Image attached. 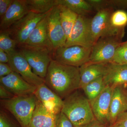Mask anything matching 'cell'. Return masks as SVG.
Instances as JSON below:
<instances>
[{"mask_svg": "<svg viewBox=\"0 0 127 127\" xmlns=\"http://www.w3.org/2000/svg\"><path fill=\"white\" fill-rule=\"evenodd\" d=\"M13 72L8 63H0V78L6 76Z\"/></svg>", "mask_w": 127, "mask_h": 127, "instance_id": "obj_33", "label": "cell"}, {"mask_svg": "<svg viewBox=\"0 0 127 127\" xmlns=\"http://www.w3.org/2000/svg\"><path fill=\"white\" fill-rule=\"evenodd\" d=\"M30 12L25 0H14L5 14L0 18V30H8Z\"/></svg>", "mask_w": 127, "mask_h": 127, "instance_id": "obj_16", "label": "cell"}, {"mask_svg": "<svg viewBox=\"0 0 127 127\" xmlns=\"http://www.w3.org/2000/svg\"><path fill=\"white\" fill-rule=\"evenodd\" d=\"M103 78L106 86L112 87L127 84V65L108 63Z\"/></svg>", "mask_w": 127, "mask_h": 127, "instance_id": "obj_19", "label": "cell"}, {"mask_svg": "<svg viewBox=\"0 0 127 127\" xmlns=\"http://www.w3.org/2000/svg\"><path fill=\"white\" fill-rule=\"evenodd\" d=\"M15 96L11 93L0 85V97L2 100L10 99Z\"/></svg>", "mask_w": 127, "mask_h": 127, "instance_id": "obj_35", "label": "cell"}, {"mask_svg": "<svg viewBox=\"0 0 127 127\" xmlns=\"http://www.w3.org/2000/svg\"><path fill=\"white\" fill-rule=\"evenodd\" d=\"M30 12L37 14H46L57 6L56 0H25Z\"/></svg>", "mask_w": 127, "mask_h": 127, "instance_id": "obj_24", "label": "cell"}, {"mask_svg": "<svg viewBox=\"0 0 127 127\" xmlns=\"http://www.w3.org/2000/svg\"><path fill=\"white\" fill-rule=\"evenodd\" d=\"M113 87L106 86L101 93L90 102L95 119L109 127L110 104Z\"/></svg>", "mask_w": 127, "mask_h": 127, "instance_id": "obj_11", "label": "cell"}, {"mask_svg": "<svg viewBox=\"0 0 127 127\" xmlns=\"http://www.w3.org/2000/svg\"><path fill=\"white\" fill-rule=\"evenodd\" d=\"M45 83L64 100L80 89L79 67L63 64L52 59L48 68Z\"/></svg>", "mask_w": 127, "mask_h": 127, "instance_id": "obj_1", "label": "cell"}, {"mask_svg": "<svg viewBox=\"0 0 127 127\" xmlns=\"http://www.w3.org/2000/svg\"><path fill=\"white\" fill-rule=\"evenodd\" d=\"M91 5L94 11L96 12L107 7V0H87Z\"/></svg>", "mask_w": 127, "mask_h": 127, "instance_id": "obj_30", "label": "cell"}, {"mask_svg": "<svg viewBox=\"0 0 127 127\" xmlns=\"http://www.w3.org/2000/svg\"><path fill=\"white\" fill-rule=\"evenodd\" d=\"M57 5L67 7L78 16H87L95 11L87 0H56Z\"/></svg>", "mask_w": 127, "mask_h": 127, "instance_id": "obj_22", "label": "cell"}, {"mask_svg": "<svg viewBox=\"0 0 127 127\" xmlns=\"http://www.w3.org/2000/svg\"><path fill=\"white\" fill-rule=\"evenodd\" d=\"M114 11L112 7L105 8L96 12L91 18V32L94 44L101 37L106 36L110 17Z\"/></svg>", "mask_w": 127, "mask_h": 127, "instance_id": "obj_15", "label": "cell"}, {"mask_svg": "<svg viewBox=\"0 0 127 127\" xmlns=\"http://www.w3.org/2000/svg\"><path fill=\"white\" fill-rule=\"evenodd\" d=\"M47 19L48 35L54 51L65 45L67 40L61 22L59 6H54L48 12Z\"/></svg>", "mask_w": 127, "mask_h": 127, "instance_id": "obj_10", "label": "cell"}, {"mask_svg": "<svg viewBox=\"0 0 127 127\" xmlns=\"http://www.w3.org/2000/svg\"><path fill=\"white\" fill-rule=\"evenodd\" d=\"M92 49L78 45L64 46L54 50L52 59L60 63L79 67L89 62Z\"/></svg>", "mask_w": 127, "mask_h": 127, "instance_id": "obj_5", "label": "cell"}, {"mask_svg": "<svg viewBox=\"0 0 127 127\" xmlns=\"http://www.w3.org/2000/svg\"><path fill=\"white\" fill-rule=\"evenodd\" d=\"M17 45V42L11 37L8 30H0V50L8 53L16 50Z\"/></svg>", "mask_w": 127, "mask_h": 127, "instance_id": "obj_26", "label": "cell"}, {"mask_svg": "<svg viewBox=\"0 0 127 127\" xmlns=\"http://www.w3.org/2000/svg\"><path fill=\"white\" fill-rule=\"evenodd\" d=\"M48 13L41 14L30 12L10 27L8 31L11 37L17 42V47L26 42L37 25Z\"/></svg>", "mask_w": 127, "mask_h": 127, "instance_id": "obj_7", "label": "cell"}, {"mask_svg": "<svg viewBox=\"0 0 127 127\" xmlns=\"http://www.w3.org/2000/svg\"><path fill=\"white\" fill-rule=\"evenodd\" d=\"M55 127H74L73 124L62 112L56 115Z\"/></svg>", "mask_w": 127, "mask_h": 127, "instance_id": "obj_28", "label": "cell"}, {"mask_svg": "<svg viewBox=\"0 0 127 127\" xmlns=\"http://www.w3.org/2000/svg\"><path fill=\"white\" fill-rule=\"evenodd\" d=\"M0 127H17L7 115L1 111L0 114Z\"/></svg>", "mask_w": 127, "mask_h": 127, "instance_id": "obj_31", "label": "cell"}, {"mask_svg": "<svg viewBox=\"0 0 127 127\" xmlns=\"http://www.w3.org/2000/svg\"><path fill=\"white\" fill-rule=\"evenodd\" d=\"M62 112L74 127H86L96 119L90 102L78 90L63 100Z\"/></svg>", "mask_w": 127, "mask_h": 127, "instance_id": "obj_2", "label": "cell"}, {"mask_svg": "<svg viewBox=\"0 0 127 127\" xmlns=\"http://www.w3.org/2000/svg\"><path fill=\"white\" fill-rule=\"evenodd\" d=\"M127 25V12L123 10L114 11L110 17L106 36H116L122 40Z\"/></svg>", "mask_w": 127, "mask_h": 127, "instance_id": "obj_21", "label": "cell"}, {"mask_svg": "<svg viewBox=\"0 0 127 127\" xmlns=\"http://www.w3.org/2000/svg\"><path fill=\"white\" fill-rule=\"evenodd\" d=\"M58 6L62 26L67 39L71 32L78 15L67 7Z\"/></svg>", "mask_w": 127, "mask_h": 127, "instance_id": "obj_23", "label": "cell"}, {"mask_svg": "<svg viewBox=\"0 0 127 127\" xmlns=\"http://www.w3.org/2000/svg\"><path fill=\"white\" fill-rule=\"evenodd\" d=\"M108 127H121L120 126L116 125V124H114L113 125H111V126H109Z\"/></svg>", "mask_w": 127, "mask_h": 127, "instance_id": "obj_39", "label": "cell"}, {"mask_svg": "<svg viewBox=\"0 0 127 127\" xmlns=\"http://www.w3.org/2000/svg\"><path fill=\"white\" fill-rule=\"evenodd\" d=\"M123 86L113 88L110 104V126L115 123L121 114L127 111V94Z\"/></svg>", "mask_w": 127, "mask_h": 127, "instance_id": "obj_17", "label": "cell"}, {"mask_svg": "<svg viewBox=\"0 0 127 127\" xmlns=\"http://www.w3.org/2000/svg\"><path fill=\"white\" fill-rule=\"evenodd\" d=\"M106 87L103 78L101 77L89 83L82 89L90 102L95 100L101 93Z\"/></svg>", "mask_w": 127, "mask_h": 127, "instance_id": "obj_25", "label": "cell"}, {"mask_svg": "<svg viewBox=\"0 0 127 127\" xmlns=\"http://www.w3.org/2000/svg\"><path fill=\"white\" fill-rule=\"evenodd\" d=\"M114 124L121 127H127V111L119 115Z\"/></svg>", "mask_w": 127, "mask_h": 127, "instance_id": "obj_34", "label": "cell"}, {"mask_svg": "<svg viewBox=\"0 0 127 127\" xmlns=\"http://www.w3.org/2000/svg\"><path fill=\"white\" fill-rule=\"evenodd\" d=\"M34 95L46 108L55 115L61 112L63 100L50 89L45 83L37 87Z\"/></svg>", "mask_w": 127, "mask_h": 127, "instance_id": "obj_14", "label": "cell"}, {"mask_svg": "<svg viewBox=\"0 0 127 127\" xmlns=\"http://www.w3.org/2000/svg\"><path fill=\"white\" fill-rule=\"evenodd\" d=\"M9 61L8 54L3 50H0V63H8Z\"/></svg>", "mask_w": 127, "mask_h": 127, "instance_id": "obj_36", "label": "cell"}, {"mask_svg": "<svg viewBox=\"0 0 127 127\" xmlns=\"http://www.w3.org/2000/svg\"><path fill=\"white\" fill-rule=\"evenodd\" d=\"M56 115L37 100L29 127H55Z\"/></svg>", "mask_w": 127, "mask_h": 127, "instance_id": "obj_20", "label": "cell"}, {"mask_svg": "<svg viewBox=\"0 0 127 127\" xmlns=\"http://www.w3.org/2000/svg\"><path fill=\"white\" fill-rule=\"evenodd\" d=\"M110 63L127 65V46L120 45Z\"/></svg>", "mask_w": 127, "mask_h": 127, "instance_id": "obj_27", "label": "cell"}, {"mask_svg": "<svg viewBox=\"0 0 127 127\" xmlns=\"http://www.w3.org/2000/svg\"><path fill=\"white\" fill-rule=\"evenodd\" d=\"M35 75L45 79L53 52L45 48L18 47Z\"/></svg>", "mask_w": 127, "mask_h": 127, "instance_id": "obj_4", "label": "cell"}, {"mask_svg": "<svg viewBox=\"0 0 127 127\" xmlns=\"http://www.w3.org/2000/svg\"><path fill=\"white\" fill-rule=\"evenodd\" d=\"M9 56L8 64L13 71L17 73L26 81L36 87L45 83V79L35 75L23 55L15 50L7 53Z\"/></svg>", "mask_w": 127, "mask_h": 127, "instance_id": "obj_9", "label": "cell"}, {"mask_svg": "<svg viewBox=\"0 0 127 127\" xmlns=\"http://www.w3.org/2000/svg\"><path fill=\"white\" fill-rule=\"evenodd\" d=\"M91 19L78 16L64 46L78 45L92 48L94 45L91 30Z\"/></svg>", "mask_w": 127, "mask_h": 127, "instance_id": "obj_8", "label": "cell"}, {"mask_svg": "<svg viewBox=\"0 0 127 127\" xmlns=\"http://www.w3.org/2000/svg\"><path fill=\"white\" fill-rule=\"evenodd\" d=\"M18 47L45 48L54 51L48 32L47 16L37 24L26 42Z\"/></svg>", "mask_w": 127, "mask_h": 127, "instance_id": "obj_13", "label": "cell"}, {"mask_svg": "<svg viewBox=\"0 0 127 127\" xmlns=\"http://www.w3.org/2000/svg\"><path fill=\"white\" fill-rule=\"evenodd\" d=\"M108 7L118 10L127 9V0H107Z\"/></svg>", "mask_w": 127, "mask_h": 127, "instance_id": "obj_29", "label": "cell"}, {"mask_svg": "<svg viewBox=\"0 0 127 127\" xmlns=\"http://www.w3.org/2000/svg\"><path fill=\"white\" fill-rule=\"evenodd\" d=\"M37 101V99L33 94L2 100L1 103L14 116L21 127H29Z\"/></svg>", "mask_w": 127, "mask_h": 127, "instance_id": "obj_3", "label": "cell"}, {"mask_svg": "<svg viewBox=\"0 0 127 127\" xmlns=\"http://www.w3.org/2000/svg\"><path fill=\"white\" fill-rule=\"evenodd\" d=\"M122 40L113 36L101 37L93 45L89 61L91 64L110 63Z\"/></svg>", "mask_w": 127, "mask_h": 127, "instance_id": "obj_6", "label": "cell"}, {"mask_svg": "<svg viewBox=\"0 0 127 127\" xmlns=\"http://www.w3.org/2000/svg\"><path fill=\"white\" fill-rule=\"evenodd\" d=\"M0 85L15 96L34 94L37 87L26 81L17 73L13 71L6 76L0 78Z\"/></svg>", "mask_w": 127, "mask_h": 127, "instance_id": "obj_12", "label": "cell"}, {"mask_svg": "<svg viewBox=\"0 0 127 127\" xmlns=\"http://www.w3.org/2000/svg\"><path fill=\"white\" fill-rule=\"evenodd\" d=\"M108 64L87 63L80 67V89H82L94 80L103 77L106 72Z\"/></svg>", "mask_w": 127, "mask_h": 127, "instance_id": "obj_18", "label": "cell"}, {"mask_svg": "<svg viewBox=\"0 0 127 127\" xmlns=\"http://www.w3.org/2000/svg\"><path fill=\"white\" fill-rule=\"evenodd\" d=\"M14 0H0V17L2 18L5 15Z\"/></svg>", "mask_w": 127, "mask_h": 127, "instance_id": "obj_32", "label": "cell"}, {"mask_svg": "<svg viewBox=\"0 0 127 127\" xmlns=\"http://www.w3.org/2000/svg\"><path fill=\"white\" fill-rule=\"evenodd\" d=\"M86 127H108V126L101 123L95 119L92 122L89 124Z\"/></svg>", "mask_w": 127, "mask_h": 127, "instance_id": "obj_37", "label": "cell"}, {"mask_svg": "<svg viewBox=\"0 0 127 127\" xmlns=\"http://www.w3.org/2000/svg\"><path fill=\"white\" fill-rule=\"evenodd\" d=\"M120 45H122L127 46V41L124 42H122Z\"/></svg>", "mask_w": 127, "mask_h": 127, "instance_id": "obj_38", "label": "cell"}]
</instances>
